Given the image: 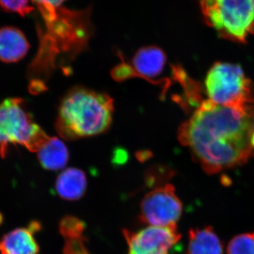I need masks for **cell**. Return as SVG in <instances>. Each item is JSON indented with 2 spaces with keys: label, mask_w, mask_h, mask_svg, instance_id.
I'll use <instances>...</instances> for the list:
<instances>
[{
  "label": "cell",
  "mask_w": 254,
  "mask_h": 254,
  "mask_svg": "<svg viewBox=\"0 0 254 254\" xmlns=\"http://www.w3.org/2000/svg\"><path fill=\"white\" fill-rule=\"evenodd\" d=\"M187 254H223V245L213 227L191 229Z\"/></svg>",
  "instance_id": "7c38bea8"
},
{
  "label": "cell",
  "mask_w": 254,
  "mask_h": 254,
  "mask_svg": "<svg viewBox=\"0 0 254 254\" xmlns=\"http://www.w3.org/2000/svg\"><path fill=\"white\" fill-rule=\"evenodd\" d=\"M113 100L104 93L75 88L64 95L57 116L58 133L67 140L95 136L109 128Z\"/></svg>",
  "instance_id": "7a4b0ae2"
},
{
  "label": "cell",
  "mask_w": 254,
  "mask_h": 254,
  "mask_svg": "<svg viewBox=\"0 0 254 254\" xmlns=\"http://www.w3.org/2000/svg\"><path fill=\"white\" fill-rule=\"evenodd\" d=\"M252 148H253V154L254 155V106L253 109H252Z\"/></svg>",
  "instance_id": "d6986e66"
},
{
  "label": "cell",
  "mask_w": 254,
  "mask_h": 254,
  "mask_svg": "<svg viewBox=\"0 0 254 254\" xmlns=\"http://www.w3.org/2000/svg\"><path fill=\"white\" fill-rule=\"evenodd\" d=\"M252 109L205 100L180 126L179 140L208 175L241 166L254 155Z\"/></svg>",
  "instance_id": "6da1fadb"
},
{
  "label": "cell",
  "mask_w": 254,
  "mask_h": 254,
  "mask_svg": "<svg viewBox=\"0 0 254 254\" xmlns=\"http://www.w3.org/2000/svg\"><path fill=\"white\" fill-rule=\"evenodd\" d=\"M206 22L222 38L245 43L254 32V0H200Z\"/></svg>",
  "instance_id": "5b68a950"
},
{
  "label": "cell",
  "mask_w": 254,
  "mask_h": 254,
  "mask_svg": "<svg viewBox=\"0 0 254 254\" xmlns=\"http://www.w3.org/2000/svg\"><path fill=\"white\" fill-rule=\"evenodd\" d=\"M182 210L175 187L168 184L145 195L141 201L140 219L150 226H173L181 218Z\"/></svg>",
  "instance_id": "8992f818"
},
{
  "label": "cell",
  "mask_w": 254,
  "mask_h": 254,
  "mask_svg": "<svg viewBox=\"0 0 254 254\" xmlns=\"http://www.w3.org/2000/svg\"><path fill=\"white\" fill-rule=\"evenodd\" d=\"M132 63L136 73L142 77L155 78L163 72L166 55L157 47H144L137 52Z\"/></svg>",
  "instance_id": "30bf717a"
},
{
  "label": "cell",
  "mask_w": 254,
  "mask_h": 254,
  "mask_svg": "<svg viewBox=\"0 0 254 254\" xmlns=\"http://www.w3.org/2000/svg\"><path fill=\"white\" fill-rule=\"evenodd\" d=\"M205 87L208 100L215 104L247 110L254 106V86L239 65L214 64Z\"/></svg>",
  "instance_id": "277c9868"
},
{
  "label": "cell",
  "mask_w": 254,
  "mask_h": 254,
  "mask_svg": "<svg viewBox=\"0 0 254 254\" xmlns=\"http://www.w3.org/2000/svg\"><path fill=\"white\" fill-rule=\"evenodd\" d=\"M60 231L65 240L83 236L84 222L73 216H66L60 224Z\"/></svg>",
  "instance_id": "9a60e30c"
},
{
  "label": "cell",
  "mask_w": 254,
  "mask_h": 254,
  "mask_svg": "<svg viewBox=\"0 0 254 254\" xmlns=\"http://www.w3.org/2000/svg\"><path fill=\"white\" fill-rule=\"evenodd\" d=\"M83 236L67 239L66 240L64 254H90L85 246Z\"/></svg>",
  "instance_id": "ac0fdd59"
},
{
  "label": "cell",
  "mask_w": 254,
  "mask_h": 254,
  "mask_svg": "<svg viewBox=\"0 0 254 254\" xmlns=\"http://www.w3.org/2000/svg\"><path fill=\"white\" fill-rule=\"evenodd\" d=\"M0 6L4 11L16 13L21 16H26L34 9L31 0H0Z\"/></svg>",
  "instance_id": "2e32d148"
},
{
  "label": "cell",
  "mask_w": 254,
  "mask_h": 254,
  "mask_svg": "<svg viewBox=\"0 0 254 254\" xmlns=\"http://www.w3.org/2000/svg\"><path fill=\"white\" fill-rule=\"evenodd\" d=\"M39 230L40 224L33 222L28 227L9 232L0 240V254H38L39 246L34 235Z\"/></svg>",
  "instance_id": "ba28073f"
},
{
  "label": "cell",
  "mask_w": 254,
  "mask_h": 254,
  "mask_svg": "<svg viewBox=\"0 0 254 254\" xmlns=\"http://www.w3.org/2000/svg\"><path fill=\"white\" fill-rule=\"evenodd\" d=\"M38 159L46 170H62L66 166L69 154L66 145L57 137H52L38 152Z\"/></svg>",
  "instance_id": "4fadbf2b"
},
{
  "label": "cell",
  "mask_w": 254,
  "mask_h": 254,
  "mask_svg": "<svg viewBox=\"0 0 254 254\" xmlns=\"http://www.w3.org/2000/svg\"><path fill=\"white\" fill-rule=\"evenodd\" d=\"M128 254H172L181 239L177 225L150 226L133 232L125 230Z\"/></svg>",
  "instance_id": "52a82bcc"
},
{
  "label": "cell",
  "mask_w": 254,
  "mask_h": 254,
  "mask_svg": "<svg viewBox=\"0 0 254 254\" xmlns=\"http://www.w3.org/2000/svg\"><path fill=\"white\" fill-rule=\"evenodd\" d=\"M227 254H254V232L240 234L229 242Z\"/></svg>",
  "instance_id": "5bb4252c"
},
{
  "label": "cell",
  "mask_w": 254,
  "mask_h": 254,
  "mask_svg": "<svg viewBox=\"0 0 254 254\" xmlns=\"http://www.w3.org/2000/svg\"><path fill=\"white\" fill-rule=\"evenodd\" d=\"M28 111L24 100L9 98L0 103V155L6 157L11 145L37 153L49 139Z\"/></svg>",
  "instance_id": "3957f363"
},
{
  "label": "cell",
  "mask_w": 254,
  "mask_h": 254,
  "mask_svg": "<svg viewBox=\"0 0 254 254\" xmlns=\"http://www.w3.org/2000/svg\"><path fill=\"white\" fill-rule=\"evenodd\" d=\"M38 6L44 21L54 18L65 0H33Z\"/></svg>",
  "instance_id": "e0dca14e"
},
{
  "label": "cell",
  "mask_w": 254,
  "mask_h": 254,
  "mask_svg": "<svg viewBox=\"0 0 254 254\" xmlns=\"http://www.w3.org/2000/svg\"><path fill=\"white\" fill-rule=\"evenodd\" d=\"M87 179L84 172L76 168L64 170L57 179L55 189L61 198L68 200L79 199L84 195Z\"/></svg>",
  "instance_id": "8fae6325"
},
{
  "label": "cell",
  "mask_w": 254,
  "mask_h": 254,
  "mask_svg": "<svg viewBox=\"0 0 254 254\" xmlns=\"http://www.w3.org/2000/svg\"><path fill=\"white\" fill-rule=\"evenodd\" d=\"M30 44L24 33L13 26L0 28V61L16 63L27 55Z\"/></svg>",
  "instance_id": "9c48e42d"
},
{
  "label": "cell",
  "mask_w": 254,
  "mask_h": 254,
  "mask_svg": "<svg viewBox=\"0 0 254 254\" xmlns=\"http://www.w3.org/2000/svg\"><path fill=\"white\" fill-rule=\"evenodd\" d=\"M1 221V215H0V222Z\"/></svg>",
  "instance_id": "ffe728a7"
}]
</instances>
